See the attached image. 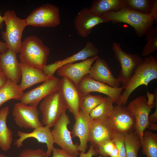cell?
<instances>
[{"instance_id": "obj_1", "label": "cell", "mask_w": 157, "mask_h": 157, "mask_svg": "<svg viewBox=\"0 0 157 157\" xmlns=\"http://www.w3.org/2000/svg\"><path fill=\"white\" fill-rule=\"evenodd\" d=\"M157 78V59L151 55L144 57L128 82L124 86V90L116 104L125 106L130 96L136 89L142 85L147 87L150 81Z\"/></svg>"}, {"instance_id": "obj_2", "label": "cell", "mask_w": 157, "mask_h": 157, "mask_svg": "<svg viewBox=\"0 0 157 157\" xmlns=\"http://www.w3.org/2000/svg\"><path fill=\"white\" fill-rule=\"evenodd\" d=\"M19 53L20 63L42 71L47 65L50 49L40 38L31 35L22 42Z\"/></svg>"}, {"instance_id": "obj_3", "label": "cell", "mask_w": 157, "mask_h": 157, "mask_svg": "<svg viewBox=\"0 0 157 157\" xmlns=\"http://www.w3.org/2000/svg\"><path fill=\"white\" fill-rule=\"evenodd\" d=\"M109 21L127 23L133 28L138 36L142 37L153 26L154 20L148 15L124 8L119 11L103 14Z\"/></svg>"}, {"instance_id": "obj_4", "label": "cell", "mask_w": 157, "mask_h": 157, "mask_svg": "<svg viewBox=\"0 0 157 157\" xmlns=\"http://www.w3.org/2000/svg\"><path fill=\"white\" fill-rule=\"evenodd\" d=\"M3 17L6 29L2 32L3 39L8 49L18 53L21 47L22 33L26 26L24 19L18 17L14 10H7Z\"/></svg>"}, {"instance_id": "obj_5", "label": "cell", "mask_w": 157, "mask_h": 157, "mask_svg": "<svg viewBox=\"0 0 157 157\" xmlns=\"http://www.w3.org/2000/svg\"><path fill=\"white\" fill-rule=\"evenodd\" d=\"M40 108L42 115V122L49 128L53 126L68 109L59 90L45 97L40 104Z\"/></svg>"}, {"instance_id": "obj_6", "label": "cell", "mask_w": 157, "mask_h": 157, "mask_svg": "<svg viewBox=\"0 0 157 157\" xmlns=\"http://www.w3.org/2000/svg\"><path fill=\"white\" fill-rule=\"evenodd\" d=\"M26 26L36 27H55L60 22L58 8L47 3L37 8L24 19Z\"/></svg>"}, {"instance_id": "obj_7", "label": "cell", "mask_w": 157, "mask_h": 157, "mask_svg": "<svg viewBox=\"0 0 157 157\" xmlns=\"http://www.w3.org/2000/svg\"><path fill=\"white\" fill-rule=\"evenodd\" d=\"M116 59L121 67L117 78L123 86L128 82L138 67L143 60L142 57L138 54H132L124 51L120 44L114 42L112 46Z\"/></svg>"}, {"instance_id": "obj_8", "label": "cell", "mask_w": 157, "mask_h": 157, "mask_svg": "<svg viewBox=\"0 0 157 157\" xmlns=\"http://www.w3.org/2000/svg\"><path fill=\"white\" fill-rule=\"evenodd\" d=\"M70 123L68 115L64 113L54 125L51 131L54 143L69 154L78 156L80 154L78 149L79 144L77 143L74 144L73 142L71 132L67 128L68 125Z\"/></svg>"}, {"instance_id": "obj_9", "label": "cell", "mask_w": 157, "mask_h": 157, "mask_svg": "<svg viewBox=\"0 0 157 157\" xmlns=\"http://www.w3.org/2000/svg\"><path fill=\"white\" fill-rule=\"evenodd\" d=\"M155 106V104L151 106L148 105L146 97L142 95L131 101L126 107L134 117L135 122V132L141 141L143 133L148 128L150 123L148 121L149 114Z\"/></svg>"}, {"instance_id": "obj_10", "label": "cell", "mask_w": 157, "mask_h": 157, "mask_svg": "<svg viewBox=\"0 0 157 157\" xmlns=\"http://www.w3.org/2000/svg\"><path fill=\"white\" fill-rule=\"evenodd\" d=\"M76 85L82 96L92 92H99L107 95L115 103L118 100L124 90V86L114 88L96 81L88 74L84 76Z\"/></svg>"}, {"instance_id": "obj_11", "label": "cell", "mask_w": 157, "mask_h": 157, "mask_svg": "<svg viewBox=\"0 0 157 157\" xmlns=\"http://www.w3.org/2000/svg\"><path fill=\"white\" fill-rule=\"evenodd\" d=\"M12 114L16 124L20 128L34 129L43 126L39 119V112L36 107L20 102L16 103Z\"/></svg>"}, {"instance_id": "obj_12", "label": "cell", "mask_w": 157, "mask_h": 157, "mask_svg": "<svg viewBox=\"0 0 157 157\" xmlns=\"http://www.w3.org/2000/svg\"><path fill=\"white\" fill-rule=\"evenodd\" d=\"M108 120L115 133L123 134L133 131L135 127V119L133 115L124 106H114Z\"/></svg>"}, {"instance_id": "obj_13", "label": "cell", "mask_w": 157, "mask_h": 157, "mask_svg": "<svg viewBox=\"0 0 157 157\" xmlns=\"http://www.w3.org/2000/svg\"><path fill=\"white\" fill-rule=\"evenodd\" d=\"M60 79L53 76L43 83L26 92L24 93L19 100L20 102L30 106L36 107L45 97L59 90Z\"/></svg>"}, {"instance_id": "obj_14", "label": "cell", "mask_w": 157, "mask_h": 157, "mask_svg": "<svg viewBox=\"0 0 157 157\" xmlns=\"http://www.w3.org/2000/svg\"><path fill=\"white\" fill-rule=\"evenodd\" d=\"M108 22H110L103 15H96L92 12L89 8H85L78 12L74 23L78 34L81 37L86 38L95 26L102 23Z\"/></svg>"}, {"instance_id": "obj_15", "label": "cell", "mask_w": 157, "mask_h": 157, "mask_svg": "<svg viewBox=\"0 0 157 157\" xmlns=\"http://www.w3.org/2000/svg\"><path fill=\"white\" fill-rule=\"evenodd\" d=\"M99 57L97 55L79 63L65 64L57 69V74L68 78L77 85L84 76L88 74L93 63Z\"/></svg>"}, {"instance_id": "obj_16", "label": "cell", "mask_w": 157, "mask_h": 157, "mask_svg": "<svg viewBox=\"0 0 157 157\" xmlns=\"http://www.w3.org/2000/svg\"><path fill=\"white\" fill-rule=\"evenodd\" d=\"M97 47L91 42H87L84 48L75 54L64 59L55 61L50 64L46 65L42 69L43 72L49 77L54 76L58 69L67 64L76 61L85 60L90 57L98 55Z\"/></svg>"}, {"instance_id": "obj_17", "label": "cell", "mask_w": 157, "mask_h": 157, "mask_svg": "<svg viewBox=\"0 0 157 157\" xmlns=\"http://www.w3.org/2000/svg\"><path fill=\"white\" fill-rule=\"evenodd\" d=\"M59 90L67 106L75 119L80 110L82 96L76 85L68 78L63 77L60 79Z\"/></svg>"}, {"instance_id": "obj_18", "label": "cell", "mask_w": 157, "mask_h": 157, "mask_svg": "<svg viewBox=\"0 0 157 157\" xmlns=\"http://www.w3.org/2000/svg\"><path fill=\"white\" fill-rule=\"evenodd\" d=\"M75 119L71 133L72 138H79L80 143L78 146V150L81 152L85 153L88 147L92 119L89 115L81 110Z\"/></svg>"}, {"instance_id": "obj_19", "label": "cell", "mask_w": 157, "mask_h": 157, "mask_svg": "<svg viewBox=\"0 0 157 157\" xmlns=\"http://www.w3.org/2000/svg\"><path fill=\"white\" fill-rule=\"evenodd\" d=\"M114 133L108 119L92 120L89 141L96 150L103 142L112 140Z\"/></svg>"}, {"instance_id": "obj_20", "label": "cell", "mask_w": 157, "mask_h": 157, "mask_svg": "<svg viewBox=\"0 0 157 157\" xmlns=\"http://www.w3.org/2000/svg\"><path fill=\"white\" fill-rule=\"evenodd\" d=\"M49 128L47 126H41L34 129L30 133H25L20 131L17 132L19 138L15 141L14 145L17 148L23 146L24 141L28 138H33L40 142L45 143L47 144V150L46 151L48 156L49 157L52 152L54 141Z\"/></svg>"}, {"instance_id": "obj_21", "label": "cell", "mask_w": 157, "mask_h": 157, "mask_svg": "<svg viewBox=\"0 0 157 157\" xmlns=\"http://www.w3.org/2000/svg\"><path fill=\"white\" fill-rule=\"evenodd\" d=\"M94 62L90 69L88 75L96 81L112 87H119V80L114 76L106 61L99 57Z\"/></svg>"}, {"instance_id": "obj_22", "label": "cell", "mask_w": 157, "mask_h": 157, "mask_svg": "<svg viewBox=\"0 0 157 157\" xmlns=\"http://www.w3.org/2000/svg\"><path fill=\"white\" fill-rule=\"evenodd\" d=\"M16 53L8 49L5 52L1 53L0 67L5 74L7 79L17 84L21 77V71Z\"/></svg>"}, {"instance_id": "obj_23", "label": "cell", "mask_w": 157, "mask_h": 157, "mask_svg": "<svg viewBox=\"0 0 157 157\" xmlns=\"http://www.w3.org/2000/svg\"><path fill=\"white\" fill-rule=\"evenodd\" d=\"M22 79L19 86L23 91L35 84L44 82L50 77L43 71L20 63Z\"/></svg>"}, {"instance_id": "obj_24", "label": "cell", "mask_w": 157, "mask_h": 157, "mask_svg": "<svg viewBox=\"0 0 157 157\" xmlns=\"http://www.w3.org/2000/svg\"><path fill=\"white\" fill-rule=\"evenodd\" d=\"M9 108L5 106L0 110V148L6 151L10 148L13 140V133L7 125Z\"/></svg>"}, {"instance_id": "obj_25", "label": "cell", "mask_w": 157, "mask_h": 157, "mask_svg": "<svg viewBox=\"0 0 157 157\" xmlns=\"http://www.w3.org/2000/svg\"><path fill=\"white\" fill-rule=\"evenodd\" d=\"M125 3L126 0H95L89 8L93 13L101 15L119 11L125 7Z\"/></svg>"}, {"instance_id": "obj_26", "label": "cell", "mask_w": 157, "mask_h": 157, "mask_svg": "<svg viewBox=\"0 0 157 157\" xmlns=\"http://www.w3.org/2000/svg\"><path fill=\"white\" fill-rule=\"evenodd\" d=\"M24 93L19 85L7 79L6 84L0 88V107L10 100H19Z\"/></svg>"}, {"instance_id": "obj_27", "label": "cell", "mask_w": 157, "mask_h": 157, "mask_svg": "<svg viewBox=\"0 0 157 157\" xmlns=\"http://www.w3.org/2000/svg\"><path fill=\"white\" fill-rule=\"evenodd\" d=\"M143 154L147 157H157V133L145 130L141 141Z\"/></svg>"}, {"instance_id": "obj_28", "label": "cell", "mask_w": 157, "mask_h": 157, "mask_svg": "<svg viewBox=\"0 0 157 157\" xmlns=\"http://www.w3.org/2000/svg\"><path fill=\"white\" fill-rule=\"evenodd\" d=\"M124 144L126 157H138L141 147V140L138 135L133 131L124 134Z\"/></svg>"}, {"instance_id": "obj_29", "label": "cell", "mask_w": 157, "mask_h": 157, "mask_svg": "<svg viewBox=\"0 0 157 157\" xmlns=\"http://www.w3.org/2000/svg\"><path fill=\"white\" fill-rule=\"evenodd\" d=\"M113 103L109 97H106L105 100L90 113L89 115L91 119L92 120L108 119L113 112Z\"/></svg>"}, {"instance_id": "obj_30", "label": "cell", "mask_w": 157, "mask_h": 157, "mask_svg": "<svg viewBox=\"0 0 157 157\" xmlns=\"http://www.w3.org/2000/svg\"><path fill=\"white\" fill-rule=\"evenodd\" d=\"M146 43L143 47L141 56L145 57L157 50V26H152L146 32L145 35Z\"/></svg>"}, {"instance_id": "obj_31", "label": "cell", "mask_w": 157, "mask_h": 157, "mask_svg": "<svg viewBox=\"0 0 157 157\" xmlns=\"http://www.w3.org/2000/svg\"><path fill=\"white\" fill-rule=\"evenodd\" d=\"M106 97L101 95H92L90 94L82 96L80 104V110L89 115L91 111L106 99Z\"/></svg>"}, {"instance_id": "obj_32", "label": "cell", "mask_w": 157, "mask_h": 157, "mask_svg": "<svg viewBox=\"0 0 157 157\" xmlns=\"http://www.w3.org/2000/svg\"><path fill=\"white\" fill-rule=\"evenodd\" d=\"M150 0H126L125 7L138 13L149 15Z\"/></svg>"}, {"instance_id": "obj_33", "label": "cell", "mask_w": 157, "mask_h": 157, "mask_svg": "<svg viewBox=\"0 0 157 157\" xmlns=\"http://www.w3.org/2000/svg\"><path fill=\"white\" fill-rule=\"evenodd\" d=\"M124 137V134L115 132L113 135L112 140L118 151L119 157H126Z\"/></svg>"}, {"instance_id": "obj_34", "label": "cell", "mask_w": 157, "mask_h": 157, "mask_svg": "<svg viewBox=\"0 0 157 157\" xmlns=\"http://www.w3.org/2000/svg\"><path fill=\"white\" fill-rule=\"evenodd\" d=\"M115 147L113 140H108L102 143L96 151L102 157H108Z\"/></svg>"}, {"instance_id": "obj_35", "label": "cell", "mask_w": 157, "mask_h": 157, "mask_svg": "<svg viewBox=\"0 0 157 157\" xmlns=\"http://www.w3.org/2000/svg\"><path fill=\"white\" fill-rule=\"evenodd\" d=\"M19 157H48L46 152L41 148L27 149L22 151Z\"/></svg>"}, {"instance_id": "obj_36", "label": "cell", "mask_w": 157, "mask_h": 157, "mask_svg": "<svg viewBox=\"0 0 157 157\" xmlns=\"http://www.w3.org/2000/svg\"><path fill=\"white\" fill-rule=\"evenodd\" d=\"M149 15L152 18L154 22H157V0L151 1L149 13Z\"/></svg>"}, {"instance_id": "obj_37", "label": "cell", "mask_w": 157, "mask_h": 157, "mask_svg": "<svg viewBox=\"0 0 157 157\" xmlns=\"http://www.w3.org/2000/svg\"><path fill=\"white\" fill-rule=\"evenodd\" d=\"M52 157H78V156L69 154L62 149L53 147L52 150Z\"/></svg>"}, {"instance_id": "obj_38", "label": "cell", "mask_w": 157, "mask_h": 157, "mask_svg": "<svg viewBox=\"0 0 157 157\" xmlns=\"http://www.w3.org/2000/svg\"><path fill=\"white\" fill-rule=\"evenodd\" d=\"M156 109L154 112L149 116L148 121L149 122L156 123L157 122V90L155 88L154 91Z\"/></svg>"}, {"instance_id": "obj_39", "label": "cell", "mask_w": 157, "mask_h": 157, "mask_svg": "<svg viewBox=\"0 0 157 157\" xmlns=\"http://www.w3.org/2000/svg\"><path fill=\"white\" fill-rule=\"evenodd\" d=\"M98 154L97 151L92 145H90L88 151L86 153L81 152L79 154V157H92L93 156H97Z\"/></svg>"}, {"instance_id": "obj_40", "label": "cell", "mask_w": 157, "mask_h": 157, "mask_svg": "<svg viewBox=\"0 0 157 157\" xmlns=\"http://www.w3.org/2000/svg\"><path fill=\"white\" fill-rule=\"evenodd\" d=\"M147 97L148 98V100H147V104L148 105L151 106L155 104L154 94L151 93L147 90Z\"/></svg>"}, {"instance_id": "obj_41", "label": "cell", "mask_w": 157, "mask_h": 157, "mask_svg": "<svg viewBox=\"0 0 157 157\" xmlns=\"http://www.w3.org/2000/svg\"><path fill=\"white\" fill-rule=\"evenodd\" d=\"M7 81V79L5 74L0 67V88L6 84Z\"/></svg>"}, {"instance_id": "obj_42", "label": "cell", "mask_w": 157, "mask_h": 157, "mask_svg": "<svg viewBox=\"0 0 157 157\" xmlns=\"http://www.w3.org/2000/svg\"><path fill=\"white\" fill-rule=\"evenodd\" d=\"M8 49V48L6 43L0 40V52L1 53H4Z\"/></svg>"}, {"instance_id": "obj_43", "label": "cell", "mask_w": 157, "mask_h": 157, "mask_svg": "<svg viewBox=\"0 0 157 157\" xmlns=\"http://www.w3.org/2000/svg\"><path fill=\"white\" fill-rule=\"evenodd\" d=\"M109 156L110 157H119L118 151L115 147L110 153Z\"/></svg>"}, {"instance_id": "obj_44", "label": "cell", "mask_w": 157, "mask_h": 157, "mask_svg": "<svg viewBox=\"0 0 157 157\" xmlns=\"http://www.w3.org/2000/svg\"><path fill=\"white\" fill-rule=\"evenodd\" d=\"M148 129L153 131L157 130V124L155 123L150 122L149 125Z\"/></svg>"}, {"instance_id": "obj_45", "label": "cell", "mask_w": 157, "mask_h": 157, "mask_svg": "<svg viewBox=\"0 0 157 157\" xmlns=\"http://www.w3.org/2000/svg\"><path fill=\"white\" fill-rule=\"evenodd\" d=\"M4 17L1 15L0 13V28H2L3 22H4Z\"/></svg>"}, {"instance_id": "obj_46", "label": "cell", "mask_w": 157, "mask_h": 157, "mask_svg": "<svg viewBox=\"0 0 157 157\" xmlns=\"http://www.w3.org/2000/svg\"><path fill=\"white\" fill-rule=\"evenodd\" d=\"M0 157H8L2 154H0Z\"/></svg>"}, {"instance_id": "obj_47", "label": "cell", "mask_w": 157, "mask_h": 157, "mask_svg": "<svg viewBox=\"0 0 157 157\" xmlns=\"http://www.w3.org/2000/svg\"><path fill=\"white\" fill-rule=\"evenodd\" d=\"M1 54V53L0 52V56Z\"/></svg>"}]
</instances>
